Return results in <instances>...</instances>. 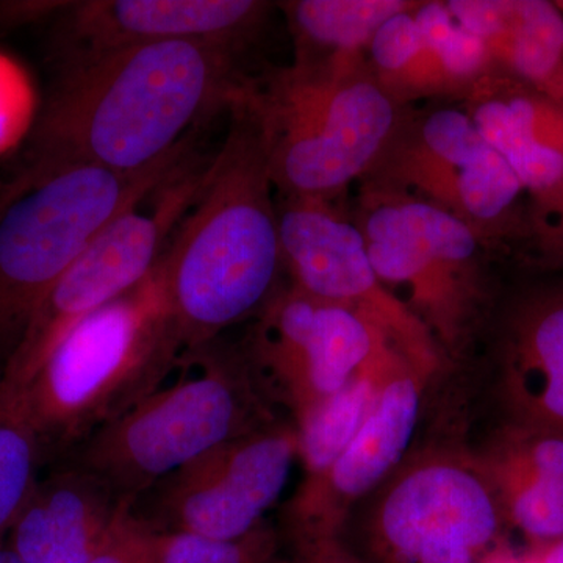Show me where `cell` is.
<instances>
[{
  "label": "cell",
  "instance_id": "cell-16",
  "mask_svg": "<svg viewBox=\"0 0 563 563\" xmlns=\"http://www.w3.org/2000/svg\"><path fill=\"white\" fill-rule=\"evenodd\" d=\"M477 131L523 185L542 251L563 221V109L523 81L492 73L462 99Z\"/></svg>",
  "mask_w": 563,
  "mask_h": 563
},
{
  "label": "cell",
  "instance_id": "cell-2",
  "mask_svg": "<svg viewBox=\"0 0 563 563\" xmlns=\"http://www.w3.org/2000/svg\"><path fill=\"white\" fill-rule=\"evenodd\" d=\"M250 85L229 107L224 143L161 258L185 352L257 317L282 288L276 191Z\"/></svg>",
  "mask_w": 563,
  "mask_h": 563
},
{
  "label": "cell",
  "instance_id": "cell-15",
  "mask_svg": "<svg viewBox=\"0 0 563 563\" xmlns=\"http://www.w3.org/2000/svg\"><path fill=\"white\" fill-rule=\"evenodd\" d=\"M424 377L409 361L399 362L339 461L317 484L299 487L288 509L298 542L339 536L352 504L376 490L398 468L417 428Z\"/></svg>",
  "mask_w": 563,
  "mask_h": 563
},
{
  "label": "cell",
  "instance_id": "cell-32",
  "mask_svg": "<svg viewBox=\"0 0 563 563\" xmlns=\"http://www.w3.org/2000/svg\"><path fill=\"white\" fill-rule=\"evenodd\" d=\"M537 563H563V539L544 544L542 551L536 554Z\"/></svg>",
  "mask_w": 563,
  "mask_h": 563
},
{
  "label": "cell",
  "instance_id": "cell-3",
  "mask_svg": "<svg viewBox=\"0 0 563 563\" xmlns=\"http://www.w3.org/2000/svg\"><path fill=\"white\" fill-rule=\"evenodd\" d=\"M184 343L162 263L66 336L21 393L44 463L131 410L179 368Z\"/></svg>",
  "mask_w": 563,
  "mask_h": 563
},
{
  "label": "cell",
  "instance_id": "cell-1",
  "mask_svg": "<svg viewBox=\"0 0 563 563\" xmlns=\"http://www.w3.org/2000/svg\"><path fill=\"white\" fill-rule=\"evenodd\" d=\"M243 47L169 41L63 66L31 133L27 165L147 172L187 151L185 133L250 84Z\"/></svg>",
  "mask_w": 563,
  "mask_h": 563
},
{
  "label": "cell",
  "instance_id": "cell-28",
  "mask_svg": "<svg viewBox=\"0 0 563 563\" xmlns=\"http://www.w3.org/2000/svg\"><path fill=\"white\" fill-rule=\"evenodd\" d=\"M90 563H157L154 532L131 509Z\"/></svg>",
  "mask_w": 563,
  "mask_h": 563
},
{
  "label": "cell",
  "instance_id": "cell-20",
  "mask_svg": "<svg viewBox=\"0 0 563 563\" xmlns=\"http://www.w3.org/2000/svg\"><path fill=\"white\" fill-rule=\"evenodd\" d=\"M295 40V66L314 68L365 54L374 33L407 0H296L280 3Z\"/></svg>",
  "mask_w": 563,
  "mask_h": 563
},
{
  "label": "cell",
  "instance_id": "cell-25",
  "mask_svg": "<svg viewBox=\"0 0 563 563\" xmlns=\"http://www.w3.org/2000/svg\"><path fill=\"white\" fill-rule=\"evenodd\" d=\"M413 16L422 40L439 57L454 101H462L477 81L493 73L487 44L455 21L446 2H418Z\"/></svg>",
  "mask_w": 563,
  "mask_h": 563
},
{
  "label": "cell",
  "instance_id": "cell-5",
  "mask_svg": "<svg viewBox=\"0 0 563 563\" xmlns=\"http://www.w3.org/2000/svg\"><path fill=\"white\" fill-rule=\"evenodd\" d=\"M250 96L280 198L340 201L379 161L409 109L380 87L365 54L277 70L252 80Z\"/></svg>",
  "mask_w": 563,
  "mask_h": 563
},
{
  "label": "cell",
  "instance_id": "cell-33",
  "mask_svg": "<svg viewBox=\"0 0 563 563\" xmlns=\"http://www.w3.org/2000/svg\"><path fill=\"white\" fill-rule=\"evenodd\" d=\"M483 563H537V561L536 555L533 558H518V555L507 553V551L496 550Z\"/></svg>",
  "mask_w": 563,
  "mask_h": 563
},
{
  "label": "cell",
  "instance_id": "cell-8",
  "mask_svg": "<svg viewBox=\"0 0 563 563\" xmlns=\"http://www.w3.org/2000/svg\"><path fill=\"white\" fill-rule=\"evenodd\" d=\"M354 221L385 290L432 336L457 350L484 301L490 250L433 203L362 185Z\"/></svg>",
  "mask_w": 563,
  "mask_h": 563
},
{
  "label": "cell",
  "instance_id": "cell-14",
  "mask_svg": "<svg viewBox=\"0 0 563 563\" xmlns=\"http://www.w3.org/2000/svg\"><path fill=\"white\" fill-rule=\"evenodd\" d=\"M272 3L255 0H84L65 2L55 31L60 68L129 47L211 41L243 47Z\"/></svg>",
  "mask_w": 563,
  "mask_h": 563
},
{
  "label": "cell",
  "instance_id": "cell-12",
  "mask_svg": "<svg viewBox=\"0 0 563 563\" xmlns=\"http://www.w3.org/2000/svg\"><path fill=\"white\" fill-rule=\"evenodd\" d=\"M255 320L244 357L269 398L285 404L295 421L380 355L398 350L368 318L291 284Z\"/></svg>",
  "mask_w": 563,
  "mask_h": 563
},
{
  "label": "cell",
  "instance_id": "cell-27",
  "mask_svg": "<svg viewBox=\"0 0 563 563\" xmlns=\"http://www.w3.org/2000/svg\"><path fill=\"white\" fill-rule=\"evenodd\" d=\"M35 92L27 73L0 52V155L35 128Z\"/></svg>",
  "mask_w": 563,
  "mask_h": 563
},
{
  "label": "cell",
  "instance_id": "cell-31",
  "mask_svg": "<svg viewBox=\"0 0 563 563\" xmlns=\"http://www.w3.org/2000/svg\"><path fill=\"white\" fill-rule=\"evenodd\" d=\"M543 255L551 261H559L563 263V221L558 229H555L551 239L548 240L544 246Z\"/></svg>",
  "mask_w": 563,
  "mask_h": 563
},
{
  "label": "cell",
  "instance_id": "cell-10",
  "mask_svg": "<svg viewBox=\"0 0 563 563\" xmlns=\"http://www.w3.org/2000/svg\"><path fill=\"white\" fill-rule=\"evenodd\" d=\"M385 481L368 518L380 563H483L504 517L483 466L454 455L424 454Z\"/></svg>",
  "mask_w": 563,
  "mask_h": 563
},
{
  "label": "cell",
  "instance_id": "cell-17",
  "mask_svg": "<svg viewBox=\"0 0 563 563\" xmlns=\"http://www.w3.org/2000/svg\"><path fill=\"white\" fill-rule=\"evenodd\" d=\"M131 509L90 474L57 463L22 507L9 547L29 563H90Z\"/></svg>",
  "mask_w": 563,
  "mask_h": 563
},
{
  "label": "cell",
  "instance_id": "cell-9",
  "mask_svg": "<svg viewBox=\"0 0 563 563\" xmlns=\"http://www.w3.org/2000/svg\"><path fill=\"white\" fill-rule=\"evenodd\" d=\"M202 172L185 166L162 188L151 211H124L55 282L29 322L0 383V395L29 387L52 352L81 321L146 279L190 209Z\"/></svg>",
  "mask_w": 563,
  "mask_h": 563
},
{
  "label": "cell",
  "instance_id": "cell-22",
  "mask_svg": "<svg viewBox=\"0 0 563 563\" xmlns=\"http://www.w3.org/2000/svg\"><path fill=\"white\" fill-rule=\"evenodd\" d=\"M412 7L395 14L374 33L366 63L380 87L401 107L420 99H450L453 91L439 57L422 40Z\"/></svg>",
  "mask_w": 563,
  "mask_h": 563
},
{
  "label": "cell",
  "instance_id": "cell-34",
  "mask_svg": "<svg viewBox=\"0 0 563 563\" xmlns=\"http://www.w3.org/2000/svg\"><path fill=\"white\" fill-rule=\"evenodd\" d=\"M0 563H29L21 558L9 544L0 547Z\"/></svg>",
  "mask_w": 563,
  "mask_h": 563
},
{
  "label": "cell",
  "instance_id": "cell-11",
  "mask_svg": "<svg viewBox=\"0 0 563 563\" xmlns=\"http://www.w3.org/2000/svg\"><path fill=\"white\" fill-rule=\"evenodd\" d=\"M296 457L295 426L269 422L163 477L132 512L154 532L236 539L262 525Z\"/></svg>",
  "mask_w": 563,
  "mask_h": 563
},
{
  "label": "cell",
  "instance_id": "cell-4",
  "mask_svg": "<svg viewBox=\"0 0 563 563\" xmlns=\"http://www.w3.org/2000/svg\"><path fill=\"white\" fill-rule=\"evenodd\" d=\"M177 372L174 383L102 426L54 465L90 474L133 507L180 466L274 421L266 409L272 398L242 347L214 340L185 352Z\"/></svg>",
  "mask_w": 563,
  "mask_h": 563
},
{
  "label": "cell",
  "instance_id": "cell-29",
  "mask_svg": "<svg viewBox=\"0 0 563 563\" xmlns=\"http://www.w3.org/2000/svg\"><path fill=\"white\" fill-rule=\"evenodd\" d=\"M296 563H363L350 548L340 542L339 536L299 542Z\"/></svg>",
  "mask_w": 563,
  "mask_h": 563
},
{
  "label": "cell",
  "instance_id": "cell-13",
  "mask_svg": "<svg viewBox=\"0 0 563 563\" xmlns=\"http://www.w3.org/2000/svg\"><path fill=\"white\" fill-rule=\"evenodd\" d=\"M276 202L282 261L292 287L368 318L418 369L433 372L439 347L377 279L363 233L342 199L279 196Z\"/></svg>",
  "mask_w": 563,
  "mask_h": 563
},
{
  "label": "cell",
  "instance_id": "cell-7",
  "mask_svg": "<svg viewBox=\"0 0 563 563\" xmlns=\"http://www.w3.org/2000/svg\"><path fill=\"white\" fill-rule=\"evenodd\" d=\"M361 181L450 211L493 251L536 246V222L523 185L477 131L462 102L420 111L409 107Z\"/></svg>",
  "mask_w": 563,
  "mask_h": 563
},
{
  "label": "cell",
  "instance_id": "cell-6",
  "mask_svg": "<svg viewBox=\"0 0 563 563\" xmlns=\"http://www.w3.org/2000/svg\"><path fill=\"white\" fill-rule=\"evenodd\" d=\"M187 151L124 174L70 165L41 174L0 214V383L41 301L77 257L124 211L185 168Z\"/></svg>",
  "mask_w": 563,
  "mask_h": 563
},
{
  "label": "cell",
  "instance_id": "cell-19",
  "mask_svg": "<svg viewBox=\"0 0 563 563\" xmlns=\"http://www.w3.org/2000/svg\"><path fill=\"white\" fill-rule=\"evenodd\" d=\"M501 346L504 395L520 424L563 433V290L521 302Z\"/></svg>",
  "mask_w": 563,
  "mask_h": 563
},
{
  "label": "cell",
  "instance_id": "cell-18",
  "mask_svg": "<svg viewBox=\"0 0 563 563\" xmlns=\"http://www.w3.org/2000/svg\"><path fill=\"white\" fill-rule=\"evenodd\" d=\"M487 44L493 73L523 81L563 109V11L548 0H448Z\"/></svg>",
  "mask_w": 563,
  "mask_h": 563
},
{
  "label": "cell",
  "instance_id": "cell-23",
  "mask_svg": "<svg viewBox=\"0 0 563 563\" xmlns=\"http://www.w3.org/2000/svg\"><path fill=\"white\" fill-rule=\"evenodd\" d=\"M495 488L504 517L532 542L550 544L563 539L562 474L521 468L492 459L481 462Z\"/></svg>",
  "mask_w": 563,
  "mask_h": 563
},
{
  "label": "cell",
  "instance_id": "cell-35",
  "mask_svg": "<svg viewBox=\"0 0 563 563\" xmlns=\"http://www.w3.org/2000/svg\"><path fill=\"white\" fill-rule=\"evenodd\" d=\"M555 3H558L559 9L563 11V0H558Z\"/></svg>",
  "mask_w": 563,
  "mask_h": 563
},
{
  "label": "cell",
  "instance_id": "cell-30",
  "mask_svg": "<svg viewBox=\"0 0 563 563\" xmlns=\"http://www.w3.org/2000/svg\"><path fill=\"white\" fill-rule=\"evenodd\" d=\"M32 187V177L27 173L16 172L9 177H0V214L18 196Z\"/></svg>",
  "mask_w": 563,
  "mask_h": 563
},
{
  "label": "cell",
  "instance_id": "cell-21",
  "mask_svg": "<svg viewBox=\"0 0 563 563\" xmlns=\"http://www.w3.org/2000/svg\"><path fill=\"white\" fill-rule=\"evenodd\" d=\"M402 361H409L402 352L388 351L363 368L342 390L314 404L295 421L298 457L303 466L301 487L317 484L339 461L368 417L380 385Z\"/></svg>",
  "mask_w": 563,
  "mask_h": 563
},
{
  "label": "cell",
  "instance_id": "cell-24",
  "mask_svg": "<svg viewBox=\"0 0 563 563\" xmlns=\"http://www.w3.org/2000/svg\"><path fill=\"white\" fill-rule=\"evenodd\" d=\"M44 465L38 437L20 396L0 395V547L5 544Z\"/></svg>",
  "mask_w": 563,
  "mask_h": 563
},
{
  "label": "cell",
  "instance_id": "cell-26",
  "mask_svg": "<svg viewBox=\"0 0 563 563\" xmlns=\"http://www.w3.org/2000/svg\"><path fill=\"white\" fill-rule=\"evenodd\" d=\"M154 547L157 563H288L279 555L276 537L263 523L229 540L154 532Z\"/></svg>",
  "mask_w": 563,
  "mask_h": 563
}]
</instances>
